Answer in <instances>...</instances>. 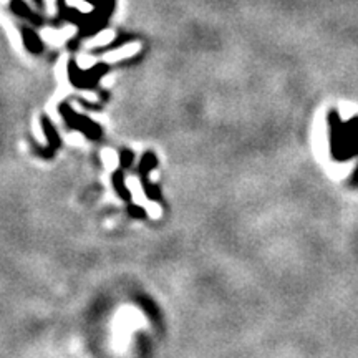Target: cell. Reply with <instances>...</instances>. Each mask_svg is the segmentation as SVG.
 I'll use <instances>...</instances> for the list:
<instances>
[{
	"instance_id": "cell-6",
	"label": "cell",
	"mask_w": 358,
	"mask_h": 358,
	"mask_svg": "<svg viewBox=\"0 0 358 358\" xmlns=\"http://www.w3.org/2000/svg\"><path fill=\"white\" fill-rule=\"evenodd\" d=\"M141 185H143V189H145L148 198H150L151 201H161L159 187L155 186L153 182H150V178L141 179Z\"/></svg>"
},
{
	"instance_id": "cell-8",
	"label": "cell",
	"mask_w": 358,
	"mask_h": 358,
	"mask_svg": "<svg viewBox=\"0 0 358 358\" xmlns=\"http://www.w3.org/2000/svg\"><path fill=\"white\" fill-rule=\"evenodd\" d=\"M128 213H129V216L131 217H136V219H143V217H146V213H145V209L143 208H140V206H131L129 204L128 206Z\"/></svg>"
},
{
	"instance_id": "cell-7",
	"label": "cell",
	"mask_w": 358,
	"mask_h": 358,
	"mask_svg": "<svg viewBox=\"0 0 358 358\" xmlns=\"http://www.w3.org/2000/svg\"><path fill=\"white\" fill-rule=\"evenodd\" d=\"M133 159H134V155L133 151L129 150H122V153H120V163H122V166L124 169H128L129 166L133 164Z\"/></svg>"
},
{
	"instance_id": "cell-2",
	"label": "cell",
	"mask_w": 358,
	"mask_h": 358,
	"mask_svg": "<svg viewBox=\"0 0 358 358\" xmlns=\"http://www.w3.org/2000/svg\"><path fill=\"white\" fill-rule=\"evenodd\" d=\"M62 116H64L65 124H69L71 129H77V131H82L85 136L90 138V140H100L101 138V128L98 127L96 123H93L92 120L85 118V116H80L75 113L73 110L70 108L69 105H62Z\"/></svg>"
},
{
	"instance_id": "cell-1",
	"label": "cell",
	"mask_w": 358,
	"mask_h": 358,
	"mask_svg": "<svg viewBox=\"0 0 358 358\" xmlns=\"http://www.w3.org/2000/svg\"><path fill=\"white\" fill-rule=\"evenodd\" d=\"M330 145L337 159L355 153L358 150V118L342 123L337 113H330Z\"/></svg>"
},
{
	"instance_id": "cell-5",
	"label": "cell",
	"mask_w": 358,
	"mask_h": 358,
	"mask_svg": "<svg viewBox=\"0 0 358 358\" xmlns=\"http://www.w3.org/2000/svg\"><path fill=\"white\" fill-rule=\"evenodd\" d=\"M111 181H113V186H115V191L118 192L120 198L124 199V201H129V198H131V194H129L128 187L124 186V176H123V171H115L113 178H111Z\"/></svg>"
},
{
	"instance_id": "cell-4",
	"label": "cell",
	"mask_w": 358,
	"mask_h": 358,
	"mask_svg": "<svg viewBox=\"0 0 358 358\" xmlns=\"http://www.w3.org/2000/svg\"><path fill=\"white\" fill-rule=\"evenodd\" d=\"M158 166V158H156L155 153H145L143 155V159L140 163V178L141 179H146L150 178V171L151 169H155Z\"/></svg>"
},
{
	"instance_id": "cell-3",
	"label": "cell",
	"mask_w": 358,
	"mask_h": 358,
	"mask_svg": "<svg viewBox=\"0 0 358 358\" xmlns=\"http://www.w3.org/2000/svg\"><path fill=\"white\" fill-rule=\"evenodd\" d=\"M42 127H43L45 136H47V140H48L47 150L43 151L42 156H45V158H52V156H55V153L58 151V148H60L62 140H60V136H58L57 128L53 127L50 122H48V118H43L42 120Z\"/></svg>"
}]
</instances>
